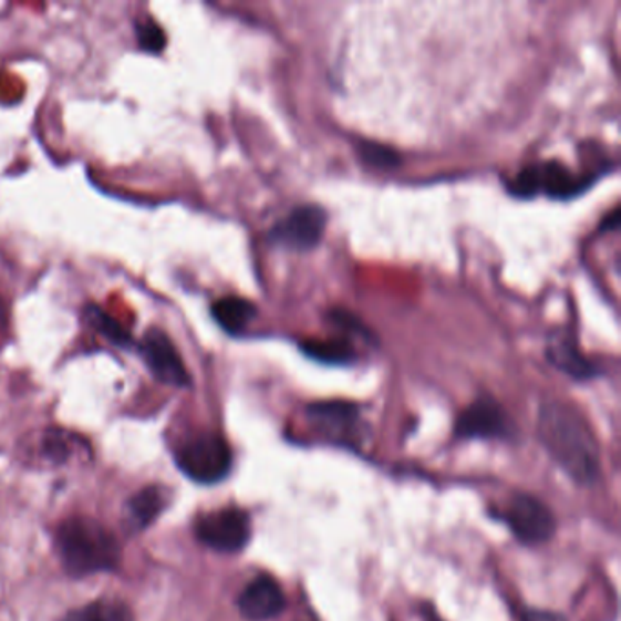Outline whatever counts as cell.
Masks as SVG:
<instances>
[{"mask_svg": "<svg viewBox=\"0 0 621 621\" xmlns=\"http://www.w3.org/2000/svg\"><path fill=\"white\" fill-rule=\"evenodd\" d=\"M541 443L565 474L591 485L600 474V448L586 417L563 401H547L538 417Z\"/></svg>", "mask_w": 621, "mask_h": 621, "instance_id": "cell-1", "label": "cell"}, {"mask_svg": "<svg viewBox=\"0 0 621 621\" xmlns=\"http://www.w3.org/2000/svg\"><path fill=\"white\" fill-rule=\"evenodd\" d=\"M56 547L70 575H95L115 569L118 563L117 541L108 529L92 518L64 521L56 535Z\"/></svg>", "mask_w": 621, "mask_h": 621, "instance_id": "cell-2", "label": "cell"}, {"mask_svg": "<svg viewBox=\"0 0 621 621\" xmlns=\"http://www.w3.org/2000/svg\"><path fill=\"white\" fill-rule=\"evenodd\" d=\"M592 185H594V177L575 175L558 161H549L521 169L508 183V192L521 199L545 194L556 200H569L589 190Z\"/></svg>", "mask_w": 621, "mask_h": 621, "instance_id": "cell-3", "label": "cell"}, {"mask_svg": "<svg viewBox=\"0 0 621 621\" xmlns=\"http://www.w3.org/2000/svg\"><path fill=\"white\" fill-rule=\"evenodd\" d=\"M180 470L197 483L221 482L231 468V452L228 443L217 434L205 432L190 437L177 452Z\"/></svg>", "mask_w": 621, "mask_h": 621, "instance_id": "cell-4", "label": "cell"}, {"mask_svg": "<svg viewBox=\"0 0 621 621\" xmlns=\"http://www.w3.org/2000/svg\"><path fill=\"white\" fill-rule=\"evenodd\" d=\"M327 219V211L321 206H298L272 226L268 237L273 245L292 252H309L323 239Z\"/></svg>", "mask_w": 621, "mask_h": 621, "instance_id": "cell-5", "label": "cell"}, {"mask_svg": "<svg viewBox=\"0 0 621 621\" xmlns=\"http://www.w3.org/2000/svg\"><path fill=\"white\" fill-rule=\"evenodd\" d=\"M196 535L210 549L239 552L250 539V518L241 508H219L197 519Z\"/></svg>", "mask_w": 621, "mask_h": 621, "instance_id": "cell-6", "label": "cell"}, {"mask_svg": "<svg viewBox=\"0 0 621 621\" xmlns=\"http://www.w3.org/2000/svg\"><path fill=\"white\" fill-rule=\"evenodd\" d=\"M504 518L514 536L524 544H545L555 536V516L529 494H516L505 507Z\"/></svg>", "mask_w": 621, "mask_h": 621, "instance_id": "cell-7", "label": "cell"}, {"mask_svg": "<svg viewBox=\"0 0 621 621\" xmlns=\"http://www.w3.org/2000/svg\"><path fill=\"white\" fill-rule=\"evenodd\" d=\"M139 352L152 374L161 383L179 389L190 385V375L186 372L185 363L163 330H148L141 341Z\"/></svg>", "mask_w": 621, "mask_h": 621, "instance_id": "cell-8", "label": "cell"}, {"mask_svg": "<svg viewBox=\"0 0 621 621\" xmlns=\"http://www.w3.org/2000/svg\"><path fill=\"white\" fill-rule=\"evenodd\" d=\"M508 431L510 426L507 414L493 397L474 401L473 405L467 406L462 416L457 417L456 434L459 437L493 439L507 436Z\"/></svg>", "mask_w": 621, "mask_h": 621, "instance_id": "cell-9", "label": "cell"}, {"mask_svg": "<svg viewBox=\"0 0 621 621\" xmlns=\"http://www.w3.org/2000/svg\"><path fill=\"white\" fill-rule=\"evenodd\" d=\"M237 607L247 620L268 621L284 611L287 600L278 581L268 576H259L245 587L237 600Z\"/></svg>", "mask_w": 621, "mask_h": 621, "instance_id": "cell-10", "label": "cell"}, {"mask_svg": "<svg viewBox=\"0 0 621 621\" xmlns=\"http://www.w3.org/2000/svg\"><path fill=\"white\" fill-rule=\"evenodd\" d=\"M309 420L319 431L329 434L332 439H346L360 422V411L352 403L344 401H324L309 406Z\"/></svg>", "mask_w": 621, "mask_h": 621, "instance_id": "cell-11", "label": "cell"}, {"mask_svg": "<svg viewBox=\"0 0 621 621\" xmlns=\"http://www.w3.org/2000/svg\"><path fill=\"white\" fill-rule=\"evenodd\" d=\"M547 360L575 380H591L596 375L594 365L581 354L572 339H560L558 343L550 344L547 349Z\"/></svg>", "mask_w": 621, "mask_h": 621, "instance_id": "cell-12", "label": "cell"}, {"mask_svg": "<svg viewBox=\"0 0 621 621\" xmlns=\"http://www.w3.org/2000/svg\"><path fill=\"white\" fill-rule=\"evenodd\" d=\"M211 313L225 332L237 335L245 332L248 324L252 323L257 310L247 299L228 296V298L219 299L214 303Z\"/></svg>", "mask_w": 621, "mask_h": 621, "instance_id": "cell-13", "label": "cell"}, {"mask_svg": "<svg viewBox=\"0 0 621 621\" xmlns=\"http://www.w3.org/2000/svg\"><path fill=\"white\" fill-rule=\"evenodd\" d=\"M163 507H165V494L161 488H144L139 494H135L126 508L130 529H146L159 516Z\"/></svg>", "mask_w": 621, "mask_h": 621, "instance_id": "cell-14", "label": "cell"}, {"mask_svg": "<svg viewBox=\"0 0 621 621\" xmlns=\"http://www.w3.org/2000/svg\"><path fill=\"white\" fill-rule=\"evenodd\" d=\"M301 350L310 360L327 365H349L355 360L354 349L346 339H309L301 343Z\"/></svg>", "mask_w": 621, "mask_h": 621, "instance_id": "cell-15", "label": "cell"}, {"mask_svg": "<svg viewBox=\"0 0 621 621\" xmlns=\"http://www.w3.org/2000/svg\"><path fill=\"white\" fill-rule=\"evenodd\" d=\"M84 313H86V323L99 334L104 335L115 344H121V346L132 344V335H130L128 330L124 329L123 324L118 323L117 319H113L108 312H104L95 304H87Z\"/></svg>", "mask_w": 621, "mask_h": 621, "instance_id": "cell-16", "label": "cell"}, {"mask_svg": "<svg viewBox=\"0 0 621 621\" xmlns=\"http://www.w3.org/2000/svg\"><path fill=\"white\" fill-rule=\"evenodd\" d=\"M358 146H360L358 152H360L361 159L365 161L366 165L374 166V168H395L401 165L397 152L386 148L383 144L361 143Z\"/></svg>", "mask_w": 621, "mask_h": 621, "instance_id": "cell-17", "label": "cell"}, {"mask_svg": "<svg viewBox=\"0 0 621 621\" xmlns=\"http://www.w3.org/2000/svg\"><path fill=\"white\" fill-rule=\"evenodd\" d=\"M137 41H139V46L143 50L161 52L166 46L165 31L154 19L144 17V19L137 22Z\"/></svg>", "mask_w": 621, "mask_h": 621, "instance_id": "cell-18", "label": "cell"}, {"mask_svg": "<svg viewBox=\"0 0 621 621\" xmlns=\"http://www.w3.org/2000/svg\"><path fill=\"white\" fill-rule=\"evenodd\" d=\"M62 621H128V618L121 611L112 612L106 607L92 606L68 614Z\"/></svg>", "mask_w": 621, "mask_h": 621, "instance_id": "cell-19", "label": "cell"}, {"mask_svg": "<svg viewBox=\"0 0 621 621\" xmlns=\"http://www.w3.org/2000/svg\"><path fill=\"white\" fill-rule=\"evenodd\" d=\"M525 621H567L561 614L552 611H529L525 614Z\"/></svg>", "mask_w": 621, "mask_h": 621, "instance_id": "cell-20", "label": "cell"}, {"mask_svg": "<svg viewBox=\"0 0 621 621\" xmlns=\"http://www.w3.org/2000/svg\"><path fill=\"white\" fill-rule=\"evenodd\" d=\"M620 226V208H614V210L606 217V221L601 222V230H617Z\"/></svg>", "mask_w": 621, "mask_h": 621, "instance_id": "cell-21", "label": "cell"}, {"mask_svg": "<svg viewBox=\"0 0 621 621\" xmlns=\"http://www.w3.org/2000/svg\"><path fill=\"white\" fill-rule=\"evenodd\" d=\"M6 319H8V315H6V307L4 303H2V299H0V330L4 329Z\"/></svg>", "mask_w": 621, "mask_h": 621, "instance_id": "cell-22", "label": "cell"}]
</instances>
